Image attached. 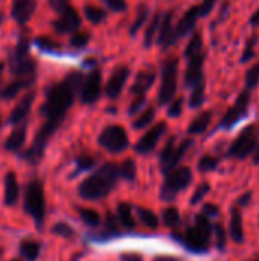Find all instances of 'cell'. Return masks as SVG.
<instances>
[{"label":"cell","mask_w":259,"mask_h":261,"mask_svg":"<svg viewBox=\"0 0 259 261\" xmlns=\"http://www.w3.org/2000/svg\"><path fill=\"white\" fill-rule=\"evenodd\" d=\"M84 76L81 72H70L61 81L49 86L44 92V102L40 107V115L44 118L38 128L32 145L23 153V159L31 165H38L44 156L49 141L63 125L67 112L75 102L76 93L81 90Z\"/></svg>","instance_id":"obj_1"},{"label":"cell","mask_w":259,"mask_h":261,"mask_svg":"<svg viewBox=\"0 0 259 261\" xmlns=\"http://www.w3.org/2000/svg\"><path fill=\"white\" fill-rule=\"evenodd\" d=\"M119 179H121L119 165L113 162H107L79 184L78 194L84 200H90V202L102 200L111 194Z\"/></svg>","instance_id":"obj_2"},{"label":"cell","mask_w":259,"mask_h":261,"mask_svg":"<svg viewBox=\"0 0 259 261\" xmlns=\"http://www.w3.org/2000/svg\"><path fill=\"white\" fill-rule=\"evenodd\" d=\"M212 232H214V228L211 225V219L202 213L195 217L194 225L188 226L186 231L182 234V245L195 254L208 252Z\"/></svg>","instance_id":"obj_3"},{"label":"cell","mask_w":259,"mask_h":261,"mask_svg":"<svg viewBox=\"0 0 259 261\" xmlns=\"http://www.w3.org/2000/svg\"><path fill=\"white\" fill-rule=\"evenodd\" d=\"M23 210L34 220L37 229L41 231L46 220V197H44V187L40 179H32L27 182L24 190Z\"/></svg>","instance_id":"obj_4"},{"label":"cell","mask_w":259,"mask_h":261,"mask_svg":"<svg viewBox=\"0 0 259 261\" xmlns=\"http://www.w3.org/2000/svg\"><path fill=\"white\" fill-rule=\"evenodd\" d=\"M194 180L192 170L189 167H177L168 174H165L163 184L160 187V199L165 202H172L182 191L188 190Z\"/></svg>","instance_id":"obj_5"},{"label":"cell","mask_w":259,"mask_h":261,"mask_svg":"<svg viewBox=\"0 0 259 261\" xmlns=\"http://www.w3.org/2000/svg\"><path fill=\"white\" fill-rule=\"evenodd\" d=\"M9 67L17 78H37V63L29 55V41L20 38L9 55Z\"/></svg>","instance_id":"obj_6"},{"label":"cell","mask_w":259,"mask_h":261,"mask_svg":"<svg viewBox=\"0 0 259 261\" xmlns=\"http://www.w3.org/2000/svg\"><path fill=\"white\" fill-rule=\"evenodd\" d=\"M177 80H179V58L168 57L160 67V89L157 93L159 106L169 104L177 92Z\"/></svg>","instance_id":"obj_7"},{"label":"cell","mask_w":259,"mask_h":261,"mask_svg":"<svg viewBox=\"0 0 259 261\" xmlns=\"http://www.w3.org/2000/svg\"><path fill=\"white\" fill-rule=\"evenodd\" d=\"M192 145H194V141L189 139V138L180 141L179 144H177V138L176 136L169 138L168 142L165 144V147L162 148L160 154H159V164H160L162 173L168 174L169 171L177 168L180 161L185 158V154L188 153V150Z\"/></svg>","instance_id":"obj_8"},{"label":"cell","mask_w":259,"mask_h":261,"mask_svg":"<svg viewBox=\"0 0 259 261\" xmlns=\"http://www.w3.org/2000/svg\"><path fill=\"white\" fill-rule=\"evenodd\" d=\"M49 3L58 14V18L52 23L58 34H73L79 29L81 17L69 0H49Z\"/></svg>","instance_id":"obj_9"},{"label":"cell","mask_w":259,"mask_h":261,"mask_svg":"<svg viewBox=\"0 0 259 261\" xmlns=\"http://www.w3.org/2000/svg\"><path fill=\"white\" fill-rule=\"evenodd\" d=\"M258 127L256 124H249L246 128L241 130V133L235 138V141L231 144L227 150V158L244 161L250 154L255 153L258 145Z\"/></svg>","instance_id":"obj_10"},{"label":"cell","mask_w":259,"mask_h":261,"mask_svg":"<svg viewBox=\"0 0 259 261\" xmlns=\"http://www.w3.org/2000/svg\"><path fill=\"white\" fill-rule=\"evenodd\" d=\"M98 144L102 147L105 151L111 154H119L124 153L128 145H130V138L128 133L124 127L121 125H107L98 136Z\"/></svg>","instance_id":"obj_11"},{"label":"cell","mask_w":259,"mask_h":261,"mask_svg":"<svg viewBox=\"0 0 259 261\" xmlns=\"http://www.w3.org/2000/svg\"><path fill=\"white\" fill-rule=\"evenodd\" d=\"M250 92L249 89H244L238 98L235 99V102L229 107V110L226 112V115L221 118L218 128L221 130H231L234 128L241 119H244L249 113V106H250Z\"/></svg>","instance_id":"obj_12"},{"label":"cell","mask_w":259,"mask_h":261,"mask_svg":"<svg viewBox=\"0 0 259 261\" xmlns=\"http://www.w3.org/2000/svg\"><path fill=\"white\" fill-rule=\"evenodd\" d=\"M102 92V73L101 69H93L90 73L84 78L81 90H79V99L82 104H95Z\"/></svg>","instance_id":"obj_13"},{"label":"cell","mask_w":259,"mask_h":261,"mask_svg":"<svg viewBox=\"0 0 259 261\" xmlns=\"http://www.w3.org/2000/svg\"><path fill=\"white\" fill-rule=\"evenodd\" d=\"M166 130H168L166 122H159V124L153 125V127H151L145 135H142V138L137 141V144L134 145V151L139 153V154H148V153H151V151L157 147L159 141H160L162 136L166 133Z\"/></svg>","instance_id":"obj_14"},{"label":"cell","mask_w":259,"mask_h":261,"mask_svg":"<svg viewBox=\"0 0 259 261\" xmlns=\"http://www.w3.org/2000/svg\"><path fill=\"white\" fill-rule=\"evenodd\" d=\"M128 76H130V67L128 66H118L111 72V75L105 84V95L108 99L114 101L121 96V93H122V90L128 81Z\"/></svg>","instance_id":"obj_15"},{"label":"cell","mask_w":259,"mask_h":261,"mask_svg":"<svg viewBox=\"0 0 259 261\" xmlns=\"http://www.w3.org/2000/svg\"><path fill=\"white\" fill-rule=\"evenodd\" d=\"M179 40L177 32H176V24H174V12L172 11H166L162 17V23L159 28V34H157V44L162 49H168L172 44H176Z\"/></svg>","instance_id":"obj_16"},{"label":"cell","mask_w":259,"mask_h":261,"mask_svg":"<svg viewBox=\"0 0 259 261\" xmlns=\"http://www.w3.org/2000/svg\"><path fill=\"white\" fill-rule=\"evenodd\" d=\"M205 60H206V52L203 50L202 54L192 57L188 60L186 64V70H185V86L186 87H194L197 83H200L205 75H203V66H205Z\"/></svg>","instance_id":"obj_17"},{"label":"cell","mask_w":259,"mask_h":261,"mask_svg":"<svg viewBox=\"0 0 259 261\" xmlns=\"http://www.w3.org/2000/svg\"><path fill=\"white\" fill-rule=\"evenodd\" d=\"M37 9V0H12L11 15L17 24L24 26L34 15Z\"/></svg>","instance_id":"obj_18"},{"label":"cell","mask_w":259,"mask_h":261,"mask_svg":"<svg viewBox=\"0 0 259 261\" xmlns=\"http://www.w3.org/2000/svg\"><path fill=\"white\" fill-rule=\"evenodd\" d=\"M200 17V6H191L182 17L180 20L177 21L176 24V32H177V37L179 38H183V37H188L191 32L195 31V26H197V20Z\"/></svg>","instance_id":"obj_19"},{"label":"cell","mask_w":259,"mask_h":261,"mask_svg":"<svg viewBox=\"0 0 259 261\" xmlns=\"http://www.w3.org/2000/svg\"><path fill=\"white\" fill-rule=\"evenodd\" d=\"M34 101H35V90H31V92H27V93L20 99V102L14 107V110L11 112L9 118H8V122H9V124H14V125L24 122V119L27 118L29 112L32 110Z\"/></svg>","instance_id":"obj_20"},{"label":"cell","mask_w":259,"mask_h":261,"mask_svg":"<svg viewBox=\"0 0 259 261\" xmlns=\"http://www.w3.org/2000/svg\"><path fill=\"white\" fill-rule=\"evenodd\" d=\"M3 203L6 206H15L20 197V187L17 180V174L14 171H8L3 179Z\"/></svg>","instance_id":"obj_21"},{"label":"cell","mask_w":259,"mask_h":261,"mask_svg":"<svg viewBox=\"0 0 259 261\" xmlns=\"http://www.w3.org/2000/svg\"><path fill=\"white\" fill-rule=\"evenodd\" d=\"M156 81V70L154 69H145V70H140L137 75H136V80L131 86V93L139 96V95H147V92L153 87Z\"/></svg>","instance_id":"obj_22"},{"label":"cell","mask_w":259,"mask_h":261,"mask_svg":"<svg viewBox=\"0 0 259 261\" xmlns=\"http://www.w3.org/2000/svg\"><path fill=\"white\" fill-rule=\"evenodd\" d=\"M26 133H27V124L26 122L17 124V127L11 132V135L5 141V145H3L5 150L9 153H18L26 142Z\"/></svg>","instance_id":"obj_23"},{"label":"cell","mask_w":259,"mask_h":261,"mask_svg":"<svg viewBox=\"0 0 259 261\" xmlns=\"http://www.w3.org/2000/svg\"><path fill=\"white\" fill-rule=\"evenodd\" d=\"M229 236L238 245H243L244 240H246V237H244V222H243V214L240 211V206H234L231 210Z\"/></svg>","instance_id":"obj_24"},{"label":"cell","mask_w":259,"mask_h":261,"mask_svg":"<svg viewBox=\"0 0 259 261\" xmlns=\"http://www.w3.org/2000/svg\"><path fill=\"white\" fill-rule=\"evenodd\" d=\"M35 80L37 78H17L15 76L14 81H11L8 86L3 87V90L0 92V98L2 99H12V98H15L21 90L31 87L35 83Z\"/></svg>","instance_id":"obj_25"},{"label":"cell","mask_w":259,"mask_h":261,"mask_svg":"<svg viewBox=\"0 0 259 261\" xmlns=\"http://www.w3.org/2000/svg\"><path fill=\"white\" fill-rule=\"evenodd\" d=\"M116 217L119 222V226L125 231H133L136 228V220L133 216V208L127 202H121L116 208Z\"/></svg>","instance_id":"obj_26"},{"label":"cell","mask_w":259,"mask_h":261,"mask_svg":"<svg viewBox=\"0 0 259 261\" xmlns=\"http://www.w3.org/2000/svg\"><path fill=\"white\" fill-rule=\"evenodd\" d=\"M212 116H214V113L211 110H206V112H202L200 115H197L188 127V135L195 136V135L205 133L212 122Z\"/></svg>","instance_id":"obj_27"},{"label":"cell","mask_w":259,"mask_h":261,"mask_svg":"<svg viewBox=\"0 0 259 261\" xmlns=\"http://www.w3.org/2000/svg\"><path fill=\"white\" fill-rule=\"evenodd\" d=\"M162 17L163 14L160 11H157L153 18L148 21L147 24V29H145V35H143V46L147 49H150L153 44H154V40L157 38V34H159V28H160V23H162Z\"/></svg>","instance_id":"obj_28"},{"label":"cell","mask_w":259,"mask_h":261,"mask_svg":"<svg viewBox=\"0 0 259 261\" xmlns=\"http://www.w3.org/2000/svg\"><path fill=\"white\" fill-rule=\"evenodd\" d=\"M18 252L26 261H37L41 254V243L32 239H24L18 246Z\"/></svg>","instance_id":"obj_29"},{"label":"cell","mask_w":259,"mask_h":261,"mask_svg":"<svg viewBox=\"0 0 259 261\" xmlns=\"http://www.w3.org/2000/svg\"><path fill=\"white\" fill-rule=\"evenodd\" d=\"M148 17H150V8H148V5L140 3V5L137 6V11H136V17H134V20H133V24H131V28H130V35H131V37H134V35L143 28V24H147Z\"/></svg>","instance_id":"obj_30"},{"label":"cell","mask_w":259,"mask_h":261,"mask_svg":"<svg viewBox=\"0 0 259 261\" xmlns=\"http://www.w3.org/2000/svg\"><path fill=\"white\" fill-rule=\"evenodd\" d=\"M202 52H203V35H202L200 31H197L189 38V41L186 44V49L183 52V57L186 60H189V58H192V57H195V55H198Z\"/></svg>","instance_id":"obj_31"},{"label":"cell","mask_w":259,"mask_h":261,"mask_svg":"<svg viewBox=\"0 0 259 261\" xmlns=\"http://www.w3.org/2000/svg\"><path fill=\"white\" fill-rule=\"evenodd\" d=\"M78 214H79V219L82 220V223L87 225L89 228L96 229L102 223V219H101L99 213L95 211V210H90V208H78Z\"/></svg>","instance_id":"obj_32"},{"label":"cell","mask_w":259,"mask_h":261,"mask_svg":"<svg viewBox=\"0 0 259 261\" xmlns=\"http://www.w3.org/2000/svg\"><path fill=\"white\" fill-rule=\"evenodd\" d=\"M136 214H137L139 220L143 223V226H147L150 229H157L159 228L160 220L151 210L143 208V206H136Z\"/></svg>","instance_id":"obj_33"},{"label":"cell","mask_w":259,"mask_h":261,"mask_svg":"<svg viewBox=\"0 0 259 261\" xmlns=\"http://www.w3.org/2000/svg\"><path fill=\"white\" fill-rule=\"evenodd\" d=\"M205 95H206V80L203 78L200 83H197L192 87L191 98H189V107L191 109H198L205 102Z\"/></svg>","instance_id":"obj_34"},{"label":"cell","mask_w":259,"mask_h":261,"mask_svg":"<svg viewBox=\"0 0 259 261\" xmlns=\"http://www.w3.org/2000/svg\"><path fill=\"white\" fill-rule=\"evenodd\" d=\"M119 176L125 182H134L136 180L137 167H136V162L131 158H128V159H125L124 162L119 164Z\"/></svg>","instance_id":"obj_35"},{"label":"cell","mask_w":259,"mask_h":261,"mask_svg":"<svg viewBox=\"0 0 259 261\" xmlns=\"http://www.w3.org/2000/svg\"><path fill=\"white\" fill-rule=\"evenodd\" d=\"M156 118V110L154 107H147L145 110H142L139 113V116L133 121V128L134 130H143L147 128Z\"/></svg>","instance_id":"obj_36"},{"label":"cell","mask_w":259,"mask_h":261,"mask_svg":"<svg viewBox=\"0 0 259 261\" xmlns=\"http://www.w3.org/2000/svg\"><path fill=\"white\" fill-rule=\"evenodd\" d=\"M162 222L166 228H172L176 229L180 223H182V217L180 213L176 206H168L162 211Z\"/></svg>","instance_id":"obj_37"},{"label":"cell","mask_w":259,"mask_h":261,"mask_svg":"<svg viewBox=\"0 0 259 261\" xmlns=\"http://www.w3.org/2000/svg\"><path fill=\"white\" fill-rule=\"evenodd\" d=\"M82 12H84V17L93 24H101L107 18V12L98 6H93V5H85Z\"/></svg>","instance_id":"obj_38"},{"label":"cell","mask_w":259,"mask_h":261,"mask_svg":"<svg viewBox=\"0 0 259 261\" xmlns=\"http://www.w3.org/2000/svg\"><path fill=\"white\" fill-rule=\"evenodd\" d=\"M76 164V171L75 174L78 173H84V171H90L95 165H96V159L90 154H79L75 161Z\"/></svg>","instance_id":"obj_39"},{"label":"cell","mask_w":259,"mask_h":261,"mask_svg":"<svg viewBox=\"0 0 259 261\" xmlns=\"http://www.w3.org/2000/svg\"><path fill=\"white\" fill-rule=\"evenodd\" d=\"M218 164H220L218 158L211 156V154H206V156H203V158L198 161L197 168H198V171H200V173H211V171L217 170Z\"/></svg>","instance_id":"obj_40"},{"label":"cell","mask_w":259,"mask_h":261,"mask_svg":"<svg viewBox=\"0 0 259 261\" xmlns=\"http://www.w3.org/2000/svg\"><path fill=\"white\" fill-rule=\"evenodd\" d=\"M256 44H258V35H256V34H253V35H250V38L246 41V46H244L243 55H241V58H240V61H241V63H247V61H250V60L255 57Z\"/></svg>","instance_id":"obj_41"},{"label":"cell","mask_w":259,"mask_h":261,"mask_svg":"<svg viewBox=\"0 0 259 261\" xmlns=\"http://www.w3.org/2000/svg\"><path fill=\"white\" fill-rule=\"evenodd\" d=\"M244 83H246V89L249 90H253L259 86V61L255 63L246 73V78H244Z\"/></svg>","instance_id":"obj_42"},{"label":"cell","mask_w":259,"mask_h":261,"mask_svg":"<svg viewBox=\"0 0 259 261\" xmlns=\"http://www.w3.org/2000/svg\"><path fill=\"white\" fill-rule=\"evenodd\" d=\"M50 231H52V234L60 236V237H63V239H73V237H75L73 228H72L70 225H67V223H63V222L55 223V225L52 226Z\"/></svg>","instance_id":"obj_43"},{"label":"cell","mask_w":259,"mask_h":261,"mask_svg":"<svg viewBox=\"0 0 259 261\" xmlns=\"http://www.w3.org/2000/svg\"><path fill=\"white\" fill-rule=\"evenodd\" d=\"M90 34L89 32H73L70 37V46L75 49H82L89 44Z\"/></svg>","instance_id":"obj_44"},{"label":"cell","mask_w":259,"mask_h":261,"mask_svg":"<svg viewBox=\"0 0 259 261\" xmlns=\"http://www.w3.org/2000/svg\"><path fill=\"white\" fill-rule=\"evenodd\" d=\"M211 193V185L208 184V182H203V184H200L198 187H197V190L194 191V194H192V197H191V205H197V203H200L208 194Z\"/></svg>","instance_id":"obj_45"},{"label":"cell","mask_w":259,"mask_h":261,"mask_svg":"<svg viewBox=\"0 0 259 261\" xmlns=\"http://www.w3.org/2000/svg\"><path fill=\"white\" fill-rule=\"evenodd\" d=\"M183 102H185L183 98H176V99H172V101L169 102V107H168V116L172 118V119L182 116V113H183Z\"/></svg>","instance_id":"obj_46"},{"label":"cell","mask_w":259,"mask_h":261,"mask_svg":"<svg viewBox=\"0 0 259 261\" xmlns=\"http://www.w3.org/2000/svg\"><path fill=\"white\" fill-rule=\"evenodd\" d=\"M35 44L41 49V50H46V52H55L60 49V44L47 37H40L35 40Z\"/></svg>","instance_id":"obj_47"},{"label":"cell","mask_w":259,"mask_h":261,"mask_svg":"<svg viewBox=\"0 0 259 261\" xmlns=\"http://www.w3.org/2000/svg\"><path fill=\"white\" fill-rule=\"evenodd\" d=\"M147 106V98L145 95H139L133 99V102L130 104V109H128V115L130 116H134V115H139L142 110H145L143 107Z\"/></svg>","instance_id":"obj_48"},{"label":"cell","mask_w":259,"mask_h":261,"mask_svg":"<svg viewBox=\"0 0 259 261\" xmlns=\"http://www.w3.org/2000/svg\"><path fill=\"white\" fill-rule=\"evenodd\" d=\"M214 231H215V237H217V248L220 251H224L226 249V232H224L223 225H215Z\"/></svg>","instance_id":"obj_49"},{"label":"cell","mask_w":259,"mask_h":261,"mask_svg":"<svg viewBox=\"0 0 259 261\" xmlns=\"http://www.w3.org/2000/svg\"><path fill=\"white\" fill-rule=\"evenodd\" d=\"M102 2L113 12H125L127 11V2L125 0H102Z\"/></svg>","instance_id":"obj_50"},{"label":"cell","mask_w":259,"mask_h":261,"mask_svg":"<svg viewBox=\"0 0 259 261\" xmlns=\"http://www.w3.org/2000/svg\"><path fill=\"white\" fill-rule=\"evenodd\" d=\"M104 232H105L107 236H116V234L119 232V229H118V223H116V219H114L111 214H108V216H107V219H105V228H104Z\"/></svg>","instance_id":"obj_51"},{"label":"cell","mask_w":259,"mask_h":261,"mask_svg":"<svg viewBox=\"0 0 259 261\" xmlns=\"http://www.w3.org/2000/svg\"><path fill=\"white\" fill-rule=\"evenodd\" d=\"M217 2L218 0H203L202 5H200V17H208L214 11Z\"/></svg>","instance_id":"obj_52"},{"label":"cell","mask_w":259,"mask_h":261,"mask_svg":"<svg viewBox=\"0 0 259 261\" xmlns=\"http://www.w3.org/2000/svg\"><path fill=\"white\" fill-rule=\"evenodd\" d=\"M203 214H205V216H208L209 219H212V217H217V216L220 214V208H218L217 205L206 203V205L203 206Z\"/></svg>","instance_id":"obj_53"},{"label":"cell","mask_w":259,"mask_h":261,"mask_svg":"<svg viewBox=\"0 0 259 261\" xmlns=\"http://www.w3.org/2000/svg\"><path fill=\"white\" fill-rule=\"evenodd\" d=\"M121 261H143V257L137 252H124L119 255Z\"/></svg>","instance_id":"obj_54"},{"label":"cell","mask_w":259,"mask_h":261,"mask_svg":"<svg viewBox=\"0 0 259 261\" xmlns=\"http://www.w3.org/2000/svg\"><path fill=\"white\" fill-rule=\"evenodd\" d=\"M250 199H252V193H244L238 200H237V206H247L250 203Z\"/></svg>","instance_id":"obj_55"},{"label":"cell","mask_w":259,"mask_h":261,"mask_svg":"<svg viewBox=\"0 0 259 261\" xmlns=\"http://www.w3.org/2000/svg\"><path fill=\"white\" fill-rule=\"evenodd\" d=\"M153 261H182V258L174 257V255H159V257H156Z\"/></svg>","instance_id":"obj_56"},{"label":"cell","mask_w":259,"mask_h":261,"mask_svg":"<svg viewBox=\"0 0 259 261\" xmlns=\"http://www.w3.org/2000/svg\"><path fill=\"white\" fill-rule=\"evenodd\" d=\"M249 23H250L252 26H259V6H258V9L252 14V17H250Z\"/></svg>","instance_id":"obj_57"},{"label":"cell","mask_w":259,"mask_h":261,"mask_svg":"<svg viewBox=\"0 0 259 261\" xmlns=\"http://www.w3.org/2000/svg\"><path fill=\"white\" fill-rule=\"evenodd\" d=\"M253 164H255V165H258L259 164V141L258 145H256V150H255V153H253Z\"/></svg>","instance_id":"obj_58"},{"label":"cell","mask_w":259,"mask_h":261,"mask_svg":"<svg viewBox=\"0 0 259 261\" xmlns=\"http://www.w3.org/2000/svg\"><path fill=\"white\" fill-rule=\"evenodd\" d=\"M3 69H5V64H3V63H0V73L3 72Z\"/></svg>","instance_id":"obj_59"},{"label":"cell","mask_w":259,"mask_h":261,"mask_svg":"<svg viewBox=\"0 0 259 261\" xmlns=\"http://www.w3.org/2000/svg\"><path fill=\"white\" fill-rule=\"evenodd\" d=\"M11 261H21L20 258H14V260H11Z\"/></svg>","instance_id":"obj_60"},{"label":"cell","mask_w":259,"mask_h":261,"mask_svg":"<svg viewBox=\"0 0 259 261\" xmlns=\"http://www.w3.org/2000/svg\"><path fill=\"white\" fill-rule=\"evenodd\" d=\"M0 21H2V14H0Z\"/></svg>","instance_id":"obj_61"},{"label":"cell","mask_w":259,"mask_h":261,"mask_svg":"<svg viewBox=\"0 0 259 261\" xmlns=\"http://www.w3.org/2000/svg\"><path fill=\"white\" fill-rule=\"evenodd\" d=\"M253 261H259V258H258V260H253Z\"/></svg>","instance_id":"obj_62"}]
</instances>
